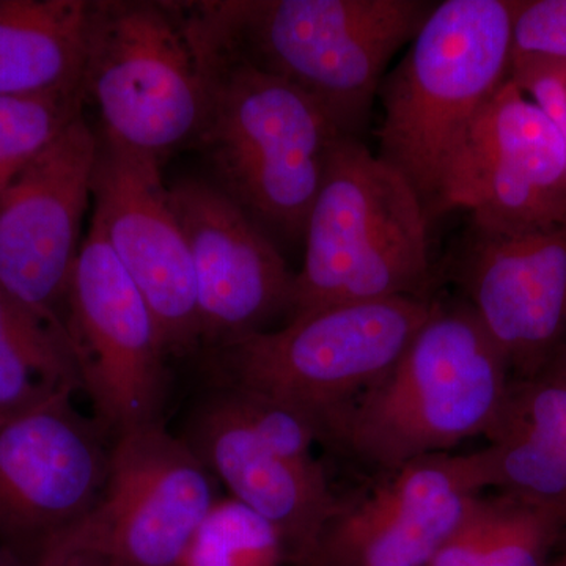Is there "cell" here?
<instances>
[{
	"mask_svg": "<svg viewBox=\"0 0 566 566\" xmlns=\"http://www.w3.org/2000/svg\"><path fill=\"white\" fill-rule=\"evenodd\" d=\"M98 151L82 115L0 196V289L62 324Z\"/></svg>",
	"mask_w": 566,
	"mask_h": 566,
	"instance_id": "5bb4252c",
	"label": "cell"
},
{
	"mask_svg": "<svg viewBox=\"0 0 566 566\" xmlns=\"http://www.w3.org/2000/svg\"><path fill=\"white\" fill-rule=\"evenodd\" d=\"M93 0H0V96L84 92Z\"/></svg>",
	"mask_w": 566,
	"mask_h": 566,
	"instance_id": "ac0fdd59",
	"label": "cell"
},
{
	"mask_svg": "<svg viewBox=\"0 0 566 566\" xmlns=\"http://www.w3.org/2000/svg\"><path fill=\"white\" fill-rule=\"evenodd\" d=\"M62 389L82 390L65 326L0 289V423Z\"/></svg>",
	"mask_w": 566,
	"mask_h": 566,
	"instance_id": "d6986e66",
	"label": "cell"
},
{
	"mask_svg": "<svg viewBox=\"0 0 566 566\" xmlns=\"http://www.w3.org/2000/svg\"><path fill=\"white\" fill-rule=\"evenodd\" d=\"M84 92L0 96V196L82 117Z\"/></svg>",
	"mask_w": 566,
	"mask_h": 566,
	"instance_id": "ffe728a7",
	"label": "cell"
},
{
	"mask_svg": "<svg viewBox=\"0 0 566 566\" xmlns=\"http://www.w3.org/2000/svg\"><path fill=\"white\" fill-rule=\"evenodd\" d=\"M0 566H32L22 560L17 554L11 553L6 546L0 545Z\"/></svg>",
	"mask_w": 566,
	"mask_h": 566,
	"instance_id": "f546056e",
	"label": "cell"
},
{
	"mask_svg": "<svg viewBox=\"0 0 566 566\" xmlns=\"http://www.w3.org/2000/svg\"><path fill=\"white\" fill-rule=\"evenodd\" d=\"M219 51L205 2L93 0L82 85L102 117L103 139L159 163L193 145Z\"/></svg>",
	"mask_w": 566,
	"mask_h": 566,
	"instance_id": "7a4b0ae2",
	"label": "cell"
},
{
	"mask_svg": "<svg viewBox=\"0 0 566 566\" xmlns=\"http://www.w3.org/2000/svg\"><path fill=\"white\" fill-rule=\"evenodd\" d=\"M491 520V495H482L463 527L427 566H480Z\"/></svg>",
	"mask_w": 566,
	"mask_h": 566,
	"instance_id": "d4e9b609",
	"label": "cell"
},
{
	"mask_svg": "<svg viewBox=\"0 0 566 566\" xmlns=\"http://www.w3.org/2000/svg\"><path fill=\"white\" fill-rule=\"evenodd\" d=\"M549 566H566V551H562V553L551 562Z\"/></svg>",
	"mask_w": 566,
	"mask_h": 566,
	"instance_id": "4dcf8cb0",
	"label": "cell"
},
{
	"mask_svg": "<svg viewBox=\"0 0 566 566\" xmlns=\"http://www.w3.org/2000/svg\"><path fill=\"white\" fill-rule=\"evenodd\" d=\"M516 233L566 221V150L556 125L510 77L465 134L442 185L439 214Z\"/></svg>",
	"mask_w": 566,
	"mask_h": 566,
	"instance_id": "8fae6325",
	"label": "cell"
},
{
	"mask_svg": "<svg viewBox=\"0 0 566 566\" xmlns=\"http://www.w3.org/2000/svg\"><path fill=\"white\" fill-rule=\"evenodd\" d=\"M169 189L191 252L202 346L289 315L294 274L274 241L210 180L181 178Z\"/></svg>",
	"mask_w": 566,
	"mask_h": 566,
	"instance_id": "2e32d148",
	"label": "cell"
},
{
	"mask_svg": "<svg viewBox=\"0 0 566 566\" xmlns=\"http://www.w3.org/2000/svg\"><path fill=\"white\" fill-rule=\"evenodd\" d=\"M227 50L311 96L359 137L387 65L436 3L424 0L207 2Z\"/></svg>",
	"mask_w": 566,
	"mask_h": 566,
	"instance_id": "8992f818",
	"label": "cell"
},
{
	"mask_svg": "<svg viewBox=\"0 0 566 566\" xmlns=\"http://www.w3.org/2000/svg\"><path fill=\"white\" fill-rule=\"evenodd\" d=\"M428 223L411 185L359 137L345 136L308 216L286 322L335 305L430 297Z\"/></svg>",
	"mask_w": 566,
	"mask_h": 566,
	"instance_id": "5b68a950",
	"label": "cell"
},
{
	"mask_svg": "<svg viewBox=\"0 0 566 566\" xmlns=\"http://www.w3.org/2000/svg\"><path fill=\"white\" fill-rule=\"evenodd\" d=\"M566 63V0H515L512 62Z\"/></svg>",
	"mask_w": 566,
	"mask_h": 566,
	"instance_id": "cb8c5ba5",
	"label": "cell"
},
{
	"mask_svg": "<svg viewBox=\"0 0 566 566\" xmlns=\"http://www.w3.org/2000/svg\"><path fill=\"white\" fill-rule=\"evenodd\" d=\"M453 273L513 378L538 375L566 345V221L505 233L469 223Z\"/></svg>",
	"mask_w": 566,
	"mask_h": 566,
	"instance_id": "9a60e30c",
	"label": "cell"
},
{
	"mask_svg": "<svg viewBox=\"0 0 566 566\" xmlns=\"http://www.w3.org/2000/svg\"><path fill=\"white\" fill-rule=\"evenodd\" d=\"M566 513L517 495H491V520L480 566H549L564 546Z\"/></svg>",
	"mask_w": 566,
	"mask_h": 566,
	"instance_id": "44dd1931",
	"label": "cell"
},
{
	"mask_svg": "<svg viewBox=\"0 0 566 566\" xmlns=\"http://www.w3.org/2000/svg\"><path fill=\"white\" fill-rule=\"evenodd\" d=\"M39 566H107L99 558L87 556V554L74 553V551L54 549L50 551Z\"/></svg>",
	"mask_w": 566,
	"mask_h": 566,
	"instance_id": "4316f807",
	"label": "cell"
},
{
	"mask_svg": "<svg viewBox=\"0 0 566 566\" xmlns=\"http://www.w3.org/2000/svg\"><path fill=\"white\" fill-rule=\"evenodd\" d=\"M218 36L210 109L193 145L212 185L277 248L300 243L335 147L348 134L311 96L232 54Z\"/></svg>",
	"mask_w": 566,
	"mask_h": 566,
	"instance_id": "277c9868",
	"label": "cell"
},
{
	"mask_svg": "<svg viewBox=\"0 0 566 566\" xmlns=\"http://www.w3.org/2000/svg\"><path fill=\"white\" fill-rule=\"evenodd\" d=\"M515 0L436 3L379 95L378 156L439 216L447 170L475 118L510 80Z\"/></svg>",
	"mask_w": 566,
	"mask_h": 566,
	"instance_id": "3957f363",
	"label": "cell"
},
{
	"mask_svg": "<svg viewBox=\"0 0 566 566\" xmlns=\"http://www.w3.org/2000/svg\"><path fill=\"white\" fill-rule=\"evenodd\" d=\"M218 486L196 450L164 423L128 431L112 442L98 504L50 551L87 554L107 566H181L221 499Z\"/></svg>",
	"mask_w": 566,
	"mask_h": 566,
	"instance_id": "ba28073f",
	"label": "cell"
},
{
	"mask_svg": "<svg viewBox=\"0 0 566 566\" xmlns=\"http://www.w3.org/2000/svg\"><path fill=\"white\" fill-rule=\"evenodd\" d=\"M289 553L266 521L234 499H219L193 535L181 566H281Z\"/></svg>",
	"mask_w": 566,
	"mask_h": 566,
	"instance_id": "7402d4cb",
	"label": "cell"
},
{
	"mask_svg": "<svg viewBox=\"0 0 566 566\" xmlns=\"http://www.w3.org/2000/svg\"><path fill=\"white\" fill-rule=\"evenodd\" d=\"M185 439L234 501L275 528L294 566L344 502L322 463H297L268 446L218 387L193 409Z\"/></svg>",
	"mask_w": 566,
	"mask_h": 566,
	"instance_id": "e0dca14e",
	"label": "cell"
},
{
	"mask_svg": "<svg viewBox=\"0 0 566 566\" xmlns=\"http://www.w3.org/2000/svg\"><path fill=\"white\" fill-rule=\"evenodd\" d=\"M62 389L0 423V545L29 565L102 499L114 438Z\"/></svg>",
	"mask_w": 566,
	"mask_h": 566,
	"instance_id": "30bf717a",
	"label": "cell"
},
{
	"mask_svg": "<svg viewBox=\"0 0 566 566\" xmlns=\"http://www.w3.org/2000/svg\"><path fill=\"white\" fill-rule=\"evenodd\" d=\"M431 297L335 305L210 349L218 385L296 412L316 441L397 364L433 308Z\"/></svg>",
	"mask_w": 566,
	"mask_h": 566,
	"instance_id": "52a82bcc",
	"label": "cell"
},
{
	"mask_svg": "<svg viewBox=\"0 0 566 566\" xmlns=\"http://www.w3.org/2000/svg\"><path fill=\"white\" fill-rule=\"evenodd\" d=\"M63 324L104 430L117 438L163 423L170 356L139 290L93 226L71 273Z\"/></svg>",
	"mask_w": 566,
	"mask_h": 566,
	"instance_id": "9c48e42d",
	"label": "cell"
},
{
	"mask_svg": "<svg viewBox=\"0 0 566 566\" xmlns=\"http://www.w3.org/2000/svg\"><path fill=\"white\" fill-rule=\"evenodd\" d=\"M513 375L465 303L433 301L397 364L324 431L319 444L390 474L491 433Z\"/></svg>",
	"mask_w": 566,
	"mask_h": 566,
	"instance_id": "6da1fadb",
	"label": "cell"
},
{
	"mask_svg": "<svg viewBox=\"0 0 566 566\" xmlns=\"http://www.w3.org/2000/svg\"><path fill=\"white\" fill-rule=\"evenodd\" d=\"M502 417L520 423L566 460V385L547 371L513 378Z\"/></svg>",
	"mask_w": 566,
	"mask_h": 566,
	"instance_id": "603a6c76",
	"label": "cell"
},
{
	"mask_svg": "<svg viewBox=\"0 0 566 566\" xmlns=\"http://www.w3.org/2000/svg\"><path fill=\"white\" fill-rule=\"evenodd\" d=\"M562 549L566 551V536H565V542H564V546H562Z\"/></svg>",
	"mask_w": 566,
	"mask_h": 566,
	"instance_id": "1f68e13d",
	"label": "cell"
},
{
	"mask_svg": "<svg viewBox=\"0 0 566 566\" xmlns=\"http://www.w3.org/2000/svg\"><path fill=\"white\" fill-rule=\"evenodd\" d=\"M520 62V61H517ZM536 62V61H528ZM545 66L554 77H556L558 87H560L562 98H564L566 106V63H551V62H536Z\"/></svg>",
	"mask_w": 566,
	"mask_h": 566,
	"instance_id": "f1b7e54d",
	"label": "cell"
},
{
	"mask_svg": "<svg viewBox=\"0 0 566 566\" xmlns=\"http://www.w3.org/2000/svg\"><path fill=\"white\" fill-rule=\"evenodd\" d=\"M92 200V226L150 308L167 354L197 352L202 333L196 274L161 163L103 139Z\"/></svg>",
	"mask_w": 566,
	"mask_h": 566,
	"instance_id": "4fadbf2b",
	"label": "cell"
},
{
	"mask_svg": "<svg viewBox=\"0 0 566 566\" xmlns=\"http://www.w3.org/2000/svg\"><path fill=\"white\" fill-rule=\"evenodd\" d=\"M486 488V450L417 458L359 501L342 502L297 566H427Z\"/></svg>",
	"mask_w": 566,
	"mask_h": 566,
	"instance_id": "7c38bea8",
	"label": "cell"
},
{
	"mask_svg": "<svg viewBox=\"0 0 566 566\" xmlns=\"http://www.w3.org/2000/svg\"><path fill=\"white\" fill-rule=\"evenodd\" d=\"M510 77L556 125L566 150V106L556 77L536 62H512Z\"/></svg>",
	"mask_w": 566,
	"mask_h": 566,
	"instance_id": "484cf974",
	"label": "cell"
},
{
	"mask_svg": "<svg viewBox=\"0 0 566 566\" xmlns=\"http://www.w3.org/2000/svg\"><path fill=\"white\" fill-rule=\"evenodd\" d=\"M542 371H547V374L556 376V378L560 379V381L566 385V345L560 352H557L556 356L549 360V364H547Z\"/></svg>",
	"mask_w": 566,
	"mask_h": 566,
	"instance_id": "83f0119b",
	"label": "cell"
}]
</instances>
